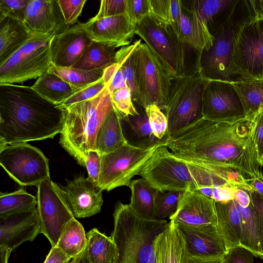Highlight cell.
I'll return each mask as SVG.
<instances>
[{
  "label": "cell",
  "mask_w": 263,
  "mask_h": 263,
  "mask_svg": "<svg viewBox=\"0 0 263 263\" xmlns=\"http://www.w3.org/2000/svg\"><path fill=\"white\" fill-rule=\"evenodd\" d=\"M252 134V120L230 123L202 117L170 136L164 145L187 164L232 167L250 182L261 173Z\"/></svg>",
  "instance_id": "6da1fadb"
},
{
  "label": "cell",
  "mask_w": 263,
  "mask_h": 263,
  "mask_svg": "<svg viewBox=\"0 0 263 263\" xmlns=\"http://www.w3.org/2000/svg\"><path fill=\"white\" fill-rule=\"evenodd\" d=\"M64 109L31 87L0 84V147L53 139L61 134Z\"/></svg>",
  "instance_id": "7a4b0ae2"
},
{
  "label": "cell",
  "mask_w": 263,
  "mask_h": 263,
  "mask_svg": "<svg viewBox=\"0 0 263 263\" xmlns=\"http://www.w3.org/2000/svg\"><path fill=\"white\" fill-rule=\"evenodd\" d=\"M115 108L106 86L92 98L64 108V121L59 143L80 165L85 166L89 151H96L99 128Z\"/></svg>",
  "instance_id": "3957f363"
},
{
  "label": "cell",
  "mask_w": 263,
  "mask_h": 263,
  "mask_svg": "<svg viewBox=\"0 0 263 263\" xmlns=\"http://www.w3.org/2000/svg\"><path fill=\"white\" fill-rule=\"evenodd\" d=\"M110 237L118 252L116 263H155L154 242L169 222L146 220L138 216L129 204L118 201L113 213Z\"/></svg>",
  "instance_id": "277c9868"
},
{
  "label": "cell",
  "mask_w": 263,
  "mask_h": 263,
  "mask_svg": "<svg viewBox=\"0 0 263 263\" xmlns=\"http://www.w3.org/2000/svg\"><path fill=\"white\" fill-rule=\"evenodd\" d=\"M262 15V0H238L228 19L214 35L212 46L197 56L196 69L208 80L233 82L230 66L235 38L246 22Z\"/></svg>",
  "instance_id": "5b68a950"
},
{
  "label": "cell",
  "mask_w": 263,
  "mask_h": 263,
  "mask_svg": "<svg viewBox=\"0 0 263 263\" xmlns=\"http://www.w3.org/2000/svg\"><path fill=\"white\" fill-rule=\"evenodd\" d=\"M208 81L197 69L173 80L164 109L169 137L203 117L202 96Z\"/></svg>",
  "instance_id": "8992f818"
},
{
  "label": "cell",
  "mask_w": 263,
  "mask_h": 263,
  "mask_svg": "<svg viewBox=\"0 0 263 263\" xmlns=\"http://www.w3.org/2000/svg\"><path fill=\"white\" fill-rule=\"evenodd\" d=\"M53 36L32 33L20 49L0 64V84L23 83L47 72L52 65L50 44Z\"/></svg>",
  "instance_id": "52a82bcc"
},
{
  "label": "cell",
  "mask_w": 263,
  "mask_h": 263,
  "mask_svg": "<svg viewBox=\"0 0 263 263\" xmlns=\"http://www.w3.org/2000/svg\"><path fill=\"white\" fill-rule=\"evenodd\" d=\"M137 102L145 109L151 105L165 109L173 79L159 59L144 43L136 52Z\"/></svg>",
  "instance_id": "ba28073f"
},
{
  "label": "cell",
  "mask_w": 263,
  "mask_h": 263,
  "mask_svg": "<svg viewBox=\"0 0 263 263\" xmlns=\"http://www.w3.org/2000/svg\"><path fill=\"white\" fill-rule=\"evenodd\" d=\"M135 33L159 59L173 80L186 74V44L170 26L159 23L148 14L137 24Z\"/></svg>",
  "instance_id": "9c48e42d"
},
{
  "label": "cell",
  "mask_w": 263,
  "mask_h": 263,
  "mask_svg": "<svg viewBox=\"0 0 263 263\" xmlns=\"http://www.w3.org/2000/svg\"><path fill=\"white\" fill-rule=\"evenodd\" d=\"M159 144L141 148L127 143L115 151L101 156L98 186L110 191L122 186H129L132 178L145 165Z\"/></svg>",
  "instance_id": "30bf717a"
},
{
  "label": "cell",
  "mask_w": 263,
  "mask_h": 263,
  "mask_svg": "<svg viewBox=\"0 0 263 263\" xmlns=\"http://www.w3.org/2000/svg\"><path fill=\"white\" fill-rule=\"evenodd\" d=\"M234 81L263 79V15L246 22L237 34L231 59Z\"/></svg>",
  "instance_id": "8fae6325"
},
{
  "label": "cell",
  "mask_w": 263,
  "mask_h": 263,
  "mask_svg": "<svg viewBox=\"0 0 263 263\" xmlns=\"http://www.w3.org/2000/svg\"><path fill=\"white\" fill-rule=\"evenodd\" d=\"M0 164L10 178L22 186L37 187L50 178L48 159L41 150L27 143L0 147Z\"/></svg>",
  "instance_id": "7c38bea8"
},
{
  "label": "cell",
  "mask_w": 263,
  "mask_h": 263,
  "mask_svg": "<svg viewBox=\"0 0 263 263\" xmlns=\"http://www.w3.org/2000/svg\"><path fill=\"white\" fill-rule=\"evenodd\" d=\"M138 175L159 191L196 190L187 164L174 156L164 144L156 149Z\"/></svg>",
  "instance_id": "4fadbf2b"
},
{
  "label": "cell",
  "mask_w": 263,
  "mask_h": 263,
  "mask_svg": "<svg viewBox=\"0 0 263 263\" xmlns=\"http://www.w3.org/2000/svg\"><path fill=\"white\" fill-rule=\"evenodd\" d=\"M37 205L41 233L46 237L52 247L57 246L67 223L74 216L66 203L59 185L50 178L37 186Z\"/></svg>",
  "instance_id": "5bb4252c"
},
{
  "label": "cell",
  "mask_w": 263,
  "mask_h": 263,
  "mask_svg": "<svg viewBox=\"0 0 263 263\" xmlns=\"http://www.w3.org/2000/svg\"><path fill=\"white\" fill-rule=\"evenodd\" d=\"M202 116L210 120L230 123L247 119L232 82L209 80L203 92Z\"/></svg>",
  "instance_id": "9a60e30c"
},
{
  "label": "cell",
  "mask_w": 263,
  "mask_h": 263,
  "mask_svg": "<svg viewBox=\"0 0 263 263\" xmlns=\"http://www.w3.org/2000/svg\"><path fill=\"white\" fill-rule=\"evenodd\" d=\"M59 185L62 195L76 218L90 217L100 213L103 190L92 180L80 176Z\"/></svg>",
  "instance_id": "2e32d148"
},
{
  "label": "cell",
  "mask_w": 263,
  "mask_h": 263,
  "mask_svg": "<svg viewBox=\"0 0 263 263\" xmlns=\"http://www.w3.org/2000/svg\"><path fill=\"white\" fill-rule=\"evenodd\" d=\"M170 219L176 223L192 228L217 226L214 200L198 190L184 192L177 211Z\"/></svg>",
  "instance_id": "e0dca14e"
},
{
  "label": "cell",
  "mask_w": 263,
  "mask_h": 263,
  "mask_svg": "<svg viewBox=\"0 0 263 263\" xmlns=\"http://www.w3.org/2000/svg\"><path fill=\"white\" fill-rule=\"evenodd\" d=\"M40 233L36 208L0 215V247L12 251L24 242L32 241Z\"/></svg>",
  "instance_id": "ac0fdd59"
},
{
  "label": "cell",
  "mask_w": 263,
  "mask_h": 263,
  "mask_svg": "<svg viewBox=\"0 0 263 263\" xmlns=\"http://www.w3.org/2000/svg\"><path fill=\"white\" fill-rule=\"evenodd\" d=\"M92 42L83 24L79 22L53 36L50 44L52 64L58 67H72Z\"/></svg>",
  "instance_id": "d6986e66"
},
{
  "label": "cell",
  "mask_w": 263,
  "mask_h": 263,
  "mask_svg": "<svg viewBox=\"0 0 263 263\" xmlns=\"http://www.w3.org/2000/svg\"><path fill=\"white\" fill-rule=\"evenodd\" d=\"M83 24L92 41L117 48L130 45L136 34V25L126 14L99 18L93 17Z\"/></svg>",
  "instance_id": "ffe728a7"
},
{
  "label": "cell",
  "mask_w": 263,
  "mask_h": 263,
  "mask_svg": "<svg viewBox=\"0 0 263 263\" xmlns=\"http://www.w3.org/2000/svg\"><path fill=\"white\" fill-rule=\"evenodd\" d=\"M24 23L32 33L51 36L70 27L66 23L57 0H29Z\"/></svg>",
  "instance_id": "44dd1931"
},
{
  "label": "cell",
  "mask_w": 263,
  "mask_h": 263,
  "mask_svg": "<svg viewBox=\"0 0 263 263\" xmlns=\"http://www.w3.org/2000/svg\"><path fill=\"white\" fill-rule=\"evenodd\" d=\"M176 224L184 237L190 256L217 257L225 256L224 243L216 225L192 228Z\"/></svg>",
  "instance_id": "7402d4cb"
},
{
  "label": "cell",
  "mask_w": 263,
  "mask_h": 263,
  "mask_svg": "<svg viewBox=\"0 0 263 263\" xmlns=\"http://www.w3.org/2000/svg\"><path fill=\"white\" fill-rule=\"evenodd\" d=\"M155 263H188L190 255L184 237L176 224L170 220L154 242Z\"/></svg>",
  "instance_id": "603a6c76"
},
{
  "label": "cell",
  "mask_w": 263,
  "mask_h": 263,
  "mask_svg": "<svg viewBox=\"0 0 263 263\" xmlns=\"http://www.w3.org/2000/svg\"><path fill=\"white\" fill-rule=\"evenodd\" d=\"M217 228L224 243L226 252L240 246L241 220L236 201L233 198L214 201Z\"/></svg>",
  "instance_id": "cb8c5ba5"
},
{
  "label": "cell",
  "mask_w": 263,
  "mask_h": 263,
  "mask_svg": "<svg viewBox=\"0 0 263 263\" xmlns=\"http://www.w3.org/2000/svg\"><path fill=\"white\" fill-rule=\"evenodd\" d=\"M32 35L24 22L0 16V64L20 49Z\"/></svg>",
  "instance_id": "d4e9b609"
},
{
  "label": "cell",
  "mask_w": 263,
  "mask_h": 263,
  "mask_svg": "<svg viewBox=\"0 0 263 263\" xmlns=\"http://www.w3.org/2000/svg\"><path fill=\"white\" fill-rule=\"evenodd\" d=\"M128 142L125 137L122 116L115 108L106 118L97 134L96 151L103 156L110 153Z\"/></svg>",
  "instance_id": "484cf974"
},
{
  "label": "cell",
  "mask_w": 263,
  "mask_h": 263,
  "mask_svg": "<svg viewBox=\"0 0 263 263\" xmlns=\"http://www.w3.org/2000/svg\"><path fill=\"white\" fill-rule=\"evenodd\" d=\"M122 123L125 137L133 145L149 148L165 143L153 135L145 110L135 116H122Z\"/></svg>",
  "instance_id": "4316f807"
},
{
  "label": "cell",
  "mask_w": 263,
  "mask_h": 263,
  "mask_svg": "<svg viewBox=\"0 0 263 263\" xmlns=\"http://www.w3.org/2000/svg\"><path fill=\"white\" fill-rule=\"evenodd\" d=\"M128 186L131 190L129 205L132 210L143 219H157L155 202L158 190L143 178L132 180Z\"/></svg>",
  "instance_id": "83f0119b"
},
{
  "label": "cell",
  "mask_w": 263,
  "mask_h": 263,
  "mask_svg": "<svg viewBox=\"0 0 263 263\" xmlns=\"http://www.w3.org/2000/svg\"><path fill=\"white\" fill-rule=\"evenodd\" d=\"M232 83L240 98L247 119L252 120L263 111V79H241Z\"/></svg>",
  "instance_id": "f1b7e54d"
},
{
  "label": "cell",
  "mask_w": 263,
  "mask_h": 263,
  "mask_svg": "<svg viewBox=\"0 0 263 263\" xmlns=\"http://www.w3.org/2000/svg\"><path fill=\"white\" fill-rule=\"evenodd\" d=\"M117 48L92 41L72 67L84 70H104L115 63Z\"/></svg>",
  "instance_id": "f546056e"
},
{
  "label": "cell",
  "mask_w": 263,
  "mask_h": 263,
  "mask_svg": "<svg viewBox=\"0 0 263 263\" xmlns=\"http://www.w3.org/2000/svg\"><path fill=\"white\" fill-rule=\"evenodd\" d=\"M31 87L45 99L59 105L78 90L48 71L39 77Z\"/></svg>",
  "instance_id": "4dcf8cb0"
},
{
  "label": "cell",
  "mask_w": 263,
  "mask_h": 263,
  "mask_svg": "<svg viewBox=\"0 0 263 263\" xmlns=\"http://www.w3.org/2000/svg\"><path fill=\"white\" fill-rule=\"evenodd\" d=\"M86 236L87 253L91 263H116L118 252L110 237L96 228L90 230Z\"/></svg>",
  "instance_id": "1f68e13d"
},
{
  "label": "cell",
  "mask_w": 263,
  "mask_h": 263,
  "mask_svg": "<svg viewBox=\"0 0 263 263\" xmlns=\"http://www.w3.org/2000/svg\"><path fill=\"white\" fill-rule=\"evenodd\" d=\"M236 202L239 211L241 220L240 246L249 250L255 256L259 257L261 251L258 228L251 202L246 208L242 207L236 201Z\"/></svg>",
  "instance_id": "d6a6232c"
},
{
  "label": "cell",
  "mask_w": 263,
  "mask_h": 263,
  "mask_svg": "<svg viewBox=\"0 0 263 263\" xmlns=\"http://www.w3.org/2000/svg\"><path fill=\"white\" fill-rule=\"evenodd\" d=\"M87 236L82 224L75 217L66 225L57 246L70 258L80 254L86 247Z\"/></svg>",
  "instance_id": "836d02e7"
},
{
  "label": "cell",
  "mask_w": 263,
  "mask_h": 263,
  "mask_svg": "<svg viewBox=\"0 0 263 263\" xmlns=\"http://www.w3.org/2000/svg\"><path fill=\"white\" fill-rule=\"evenodd\" d=\"M141 39L117 50L115 63L120 66L127 87L130 90L133 100L137 102L138 92L136 80V58L137 48Z\"/></svg>",
  "instance_id": "e575fe53"
},
{
  "label": "cell",
  "mask_w": 263,
  "mask_h": 263,
  "mask_svg": "<svg viewBox=\"0 0 263 263\" xmlns=\"http://www.w3.org/2000/svg\"><path fill=\"white\" fill-rule=\"evenodd\" d=\"M36 197L23 189L9 193H1L0 215L28 211L36 208Z\"/></svg>",
  "instance_id": "d590c367"
},
{
  "label": "cell",
  "mask_w": 263,
  "mask_h": 263,
  "mask_svg": "<svg viewBox=\"0 0 263 263\" xmlns=\"http://www.w3.org/2000/svg\"><path fill=\"white\" fill-rule=\"evenodd\" d=\"M103 70H84L73 67H58L52 64L48 71L54 73L72 87L79 89L102 78Z\"/></svg>",
  "instance_id": "8d00e7d4"
},
{
  "label": "cell",
  "mask_w": 263,
  "mask_h": 263,
  "mask_svg": "<svg viewBox=\"0 0 263 263\" xmlns=\"http://www.w3.org/2000/svg\"><path fill=\"white\" fill-rule=\"evenodd\" d=\"M184 192L158 191L155 202L157 218L165 220L170 218L177 211L180 200Z\"/></svg>",
  "instance_id": "74e56055"
},
{
  "label": "cell",
  "mask_w": 263,
  "mask_h": 263,
  "mask_svg": "<svg viewBox=\"0 0 263 263\" xmlns=\"http://www.w3.org/2000/svg\"><path fill=\"white\" fill-rule=\"evenodd\" d=\"M144 110L148 117L153 135L165 143L169 136L167 120L165 114L156 105H149Z\"/></svg>",
  "instance_id": "f35d334b"
},
{
  "label": "cell",
  "mask_w": 263,
  "mask_h": 263,
  "mask_svg": "<svg viewBox=\"0 0 263 263\" xmlns=\"http://www.w3.org/2000/svg\"><path fill=\"white\" fill-rule=\"evenodd\" d=\"M111 97L115 108L122 116H135L139 114L134 105L132 93L127 86L114 91Z\"/></svg>",
  "instance_id": "ab89813d"
},
{
  "label": "cell",
  "mask_w": 263,
  "mask_h": 263,
  "mask_svg": "<svg viewBox=\"0 0 263 263\" xmlns=\"http://www.w3.org/2000/svg\"><path fill=\"white\" fill-rule=\"evenodd\" d=\"M105 87L103 78L78 89L69 98L60 105L65 108L74 104L78 103L97 96Z\"/></svg>",
  "instance_id": "60d3db41"
},
{
  "label": "cell",
  "mask_w": 263,
  "mask_h": 263,
  "mask_svg": "<svg viewBox=\"0 0 263 263\" xmlns=\"http://www.w3.org/2000/svg\"><path fill=\"white\" fill-rule=\"evenodd\" d=\"M29 0H0V16H8L24 23Z\"/></svg>",
  "instance_id": "b9f144b4"
},
{
  "label": "cell",
  "mask_w": 263,
  "mask_h": 263,
  "mask_svg": "<svg viewBox=\"0 0 263 263\" xmlns=\"http://www.w3.org/2000/svg\"><path fill=\"white\" fill-rule=\"evenodd\" d=\"M102 78L111 95L116 90L127 86L122 71L116 63L103 70Z\"/></svg>",
  "instance_id": "7bdbcfd3"
},
{
  "label": "cell",
  "mask_w": 263,
  "mask_h": 263,
  "mask_svg": "<svg viewBox=\"0 0 263 263\" xmlns=\"http://www.w3.org/2000/svg\"><path fill=\"white\" fill-rule=\"evenodd\" d=\"M66 23L70 26L78 22L86 0H57Z\"/></svg>",
  "instance_id": "ee69618b"
},
{
  "label": "cell",
  "mask_w": 263,
  "mask_h": 263,
  "mask_svg": "<svg viewBox=\"0 0 263 263\" xmlns=\"http://www.w3.org/2000/svg\"><path fill=\"white\" fill-rule=\"evenodd\" d=\"M149 15L159 23L170 26V0H148Z\"/></svg>",
  "instance_id": "f6af8a7d"
},
{
  "label": "cell",
  "mask_w": 263,
  "mask_h": 263,
  "mask_svg": "<svg viewBox=\"0 0 263 263\" xmlns=\"http://www.w3.org/2000/svg\"><path fill=\"white\" fill-rule=\"evenodd\" d=\"M127 0H102L98 13L94 16L99 18L126 14Z\"/></svg>",
  "instance_id": "bcb514c9"
},
{
  "label": "cell",
  "mask_w": 263,
  "mask_h": 263,
  "mask_svg": "<svg viewBox=\"0 0 263 263\" xmlns=\"http://www.w3.org/2000/svg\"><path fill=\"white\" fill-rule=\"evenodd\" d=\"M135 25L149 14L148 0H127L126 12Z\"/></svg>",
  "instance_id": "7dc6e473"
},
{
  "label": "cell",
  "mask_w": 263,
  "mask_h": 263,
  "mask_svg": "<svg viewBox=\"0 0 263 263\" xmlns=\"http://www.w3.org/2000/svg\"><path fill=\"white\" fill-rule=\"evenodd\" d=\"M253 125V140L258 162L263 165V111L252 119Z\"/></svg>",
  "instance_id": "c3c4849f"
},
{
  "label": "cell",
  "mask_w": 263,
  "mask_h": 263,
  "mask_svg": "<svg viewBox=\"0 0 263 263\" xmlns=\"http://www.w3.org/2000/svg\"><path fill=\"white\" fill-rule=\"evenodd\" d=\"M257 222L261 255L263 259V197L255 190L247 191Z\"/></svg>",
  "instance_id": "681fc988"
},
{
  "label": "cell",
  "mask_w": 263,
  "mask_h": 263,
  "mask_svg": "<svg viewBox=\"0 0 263 263\" xmlns=\"http://www.w3.org/2000/svg\"><path fill=\"white\" fill-rule=\"evenodd\" d=\"M253 253L249 250L237 246L229 250L224 256V263H253Z\"/></svg>",
  "instance_id": "f907efd6"
},
{
  "label": "cell",
  "mask_w": 263,
  "mask_h": 263,
  "mask_svg": "<svg viewBox=\"0 0 263 263\" xmlns=\"http://www.w3.org/2000/svg\"><path fill=\"white\" fill-rule=\"evenodd\" d=\"M88 177L98 184L101 168V156L96 151H90L85 159Z\"/></svg>",
  "instance_id": "816d5d0a"
},
{
  "label": "cell",
  "mask_w": 263,
  "mask_h": 263,
  "mask_svg": "<svg viewBox=\"0 0 263 263\" xmlns=\"http://www.w3.org/2000/svg\"><path fill=\"white\" fill-rule=\"evenodd\" d=\"M170 7L171 13L170 26L171 27L176 35L181 40L180 18L182 8V1L170 0Z\"/></svg>",
  "instance_id": "f5cc1de1"
},
{
  "label": "cell",
  "mask_w": 263,
  "mask_h": 263,
  "mask_svg": "<svg viewBox=\"0 0 263 263\" xmlns=\"http://www.w3.org/2000/svg\"><path fill=\"white\" fill-rule=\"evenodd\" d=\"M58 246L52 247L44 263H64L70 259Z\"/></svg>",
  "instance_id": "db71d44e"
},
{
  "label": "cell",
  "mask_w": 263,
  "mask_h": 263,
  "mask_svg": "<svg viewBox=\"0 0 263 263\" xmlns=\"http://www.w3.org/2000/svg\"><path fill=\"white\" fill-rule=\"evenodd\" d=\"M232 195L233 198L242 207L246 208L250 205V197L247 190L240 188L233 189Z\"/></svg>",
  "instance_id": "11a10c76"
},
{
  "label": "cell",
  "mask_w": 263,
  "mask_h": 263,
  "mask_svg": "<svg viewBox=\"0 0 263 263\" xmlns=\"http://www.w3.org/2000/svg\"><path fill=\"white\" fill-rule=\"evenodd\" d=\"M188 263H224V256L200 257L190 256Z\"/></svg>",
  "instance_id": "9f6ffc18"
},
{
  "label": "cell",
  "mask_w": 263,
  "mask_h": 263,
  "mask_svg": "<svg viewBox=\"0 0 263 263\" xmlns=\"http://www.w3.org/2000/svg\"><path fill=\"white\" fill-rule=\"evenodd\" d=\"M250 184L254 190L263 197V174L260 173L251 179Z\"/></svg>",
  "instance_id": "6f0895ef"
},
{
  "label": "cell",
  "mask_w": 263,
  "mask_h": 263,
  "mask_svg": "<svg viewBox=\"0 0 263 263\" xmlns=\"http://www.w3.org/2000/svg\"><path fill=\"white\" fill-rule=\"evenodd\" d=\"M73 263H91L88 255L87 247L77 256L73 258Z\"/></svg>",
  "instance_id": "680465c9"
},
{
  "label": "cell",
  "mask_w": 263,
  "mask_h": 263,
  "mask_svg": "<svg viewBox=\"0 0 263 263\" xmlns=\"http://www.w3.org/2000/svg\"><path fill=\"white\" fill-rule=\"evenodd\" d=\"M12 251L11 249L7 248L0 247V263H8Z\"/></svg>",
  "instance_id": "91938a15"
},
{
  "label": "cell",
  "mask_w": 263,
  "mask_h": 263,
  "mask_svg": "<svg viewBox=\"0 0 263 263\" xmlns=\"http://www.w3.org/2000/svg\"><path fill=\"white\" fill-rule=\"evenodd\" d=\"M71 259L67 260V261L65 262L64 263H71Z\"/></svg>",
  "instance_id": "94428289"
},
{
  "label": "cell",
  "mask_w": 263,
  "mask_h": 263,
  "mask_svg": "<svg viewBox=\"0 0 263 263\" xmlns=\"http://www.w3.org/2000/svg\"><path fill=\"white\" fill-rule=\"evenodd\" d=\"M73 258H72V259H71V263H73Z\"/></svg>",
  "instance_id": "6125c7cd"
}]
</instances>
